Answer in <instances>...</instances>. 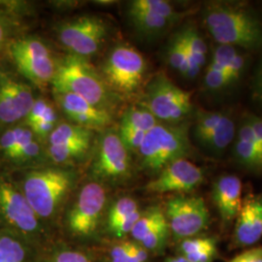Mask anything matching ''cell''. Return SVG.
<instances>
[{
	"label": "cell",
	"instance_id": "cell-1",
	"mask_svg": "<svg viewBox=\"0 0 262 262\" xmlns=\"http://www.w3.org/2000/svg\"><path fill=\"white\" fill-rule=\"evenodd\" d=\"M77 175L71 169L41 166L25 171L18 183L40 221L54 219L75 186Z\"/></svg>",
	"mask_w": 262,
	"mask_h": 262
},
{
	"label": "cell",
	"instance_id": "cell-2",
	"mask_svg": "<svg viewBox=\"0 0 262 262\" xmlns=\"http://www.w3.org/2000/svg\"><path fill=\"white\" fill-rule=\"evenodd\" d=\"M52 84L54 91L76 94L109 113L112 112L119 97L85 58L72 55H67L58 60Z\"/></svg>",
	"mask_w": 262,
	"mask_h": 262
},
{
	"label": "cell",
	"instance_id": "cell-3",
	"mask_svg": "<svg viewBox=\"0 0 262 262\" xmlns=\"http://www.w3.org/2000/svg\"><path fill=\"white\" fill-rule=\"evenodd\" d=\"M204 23L221 45L256 49L262 45L259 21L247 11L215 3L204 11Z\"/></svg>",
	"mask_w": 262,
	"mask_h": 262
},
{
	"label": "cell",
	"instance_id": "cell-4",
	"mask_svg": "<svg viewBox=\"0 0 262 262\" xmlns=\"http://www.w3.org/2000/svg\"><path fill=\"white\" fill-rule=\"evenodd\" d=\"M189 151L187 125L159 123L146 133L137 154L143 168L159 173L169 163L185 159Z\"/></svg>",
	"mask_w": 262,
	"mask_h": 262
},
{
	"label": "cell",
	"instance_id": "cell-5",
	"mask_svg": "<svg viewBox=\"0 0 262 262\" xmlns=\"http://www.w3.org/2000/svg\"><path fill=\"white\" fill-rule=\"evenodd\" d=\"M0 228L15 231L38 246L43 242L45 233L43 223L18 183L4 174H0Z\"/></svg>",
	"mask_w": 262,
	"mask_h": 262
},
{
	"label": "cell",
	"instance_id": "cell-6",
	"mask_svg": "<svg viewBox=\"0 0 262 262\" xmlns=\"http://www.w3.org/2000/svg\"><path fill=\"white\" fill-rule=\"evenodd\" d=\"M146 69V60L135 48L119 44L104 60L100 74L114 94L129 96L140 89Z\"/></svg>",
	"mask_w": 262,
	"mask_h": 262
},
{
	"label": "cell",
	"instance_id": "cell-7",
	"mask_svg": "<svg viewBox=\"0 0 262 262\" xmlns=\"http://www.w3.org/2000/svg\"><path fill=\"white\" fill-rule=\"evenodd\" d=\"M8 53L18 71L37 86L52 84L58 60L43 40L37 37L18 38L8 46Z\"/></svg>",
	"mask_w": 262,
	"mask_h": 262
},
{
	"label": "cell",
	"instance_id": "cell-8",
	"mask_svg": "<svg viewBox=\"0 0 262 262\" xmlns=\"http://www.w3.org/2000/svg\"><path fill=\"white\" fill-rule=\"evenodd\" d=\"M107 203L104 185L91 181L82 187L68 211L66 227L68 233L80 240H90L101 224Z\"/></svg>",
	"mask_w": 262,
	"mask_h": 262
},
{
	"label": "cell",
	"instance_id": "cell-9",
	"mask_svg": "<svg viewBox=\"0 0 262 262\" xmlns=\"http://www.w3.org/2000/svg\"><path fill=\"white\" fill-rule=\"evenodd\" d=\"M142 106L158 121L177 124L191 111V94L179 88L167 76L159 73L148 84Z\"/></svg>",
	"mask_w": 262,
	"mask_h": 262
},
{
	"label": "cell",
	"instance_id": "cell-10",
	"mask_svg": "<svg viewBox=\"0 0 262 262\" xmlns=\"http://www.w3.org/2000/svg\"><path fill=\"white\" fill-rule=\"evenodd\" d=\"M91 165L92 177L100 184H120L130 176V151L118 131L102 132L94 147Z\"/></svg>",
	"mask_w": 262,
	"mask_h": 262
},
{
	"label": "cell",
	"instance_id": "cell-11",
	"mask_svg": "<svg viewBox=\"0 0 262 262\" xmlns=\"http://www.w3.org/2000/svg\"><path fill=\"white\" fill-rule=\"evenodd\" d=\"M108 35L107 23L93 15L78 17L56 28L57 39L69 55L85 59L100 51Z\"/></svg>",
	"mask_w": 262,
	"mask_h": 262
},
{
	"label": "cell",
	"instance_id": "cell-12",
	"mask_svg": "<svg viewBox=\"0 0 262 262\" xmlns=\"http://www.w3.org/2000/svg\"><path fill=\"white\" fill-rule=\"evenodd\" d=\"M164 214L170 232L181 241L201 233L210 222L205 201L195 195H177L169 199Z\"/></svg>",
	"mask_w": 262,
	"mask_h": 262
},
{
	"label": "cell",
	"instance_id": "cell-13",
	"mask_svg": "<svg viewBox=\"0 0 262 262\" xmlns=\"http://www.w3.org/2000/svg\"><path fill=\"white\" fill-rule=\"evenodd\" d=\"M34 101L29 84L0 70V128L5 129L25 121Z\"/></svg>",
	"mask_w": 262,
	"mask_h": 262
},
{
	"label": "cell",
	"instance_id": "cell-14",
	"mask_svg": "<svg viewBox=\"0 0 262 262\" xmlns=\"http://www.w3.org/2000/svg\"><path fill=\"white\" fill-rule=\"evenodd\" d=\"M203 180L202 169L186 159H180L161 169L148 183L146 190L150 193L187 192L196 188Z\"/></svg>",
	"mask_w": 262,
	"mask_h": 262
},
{
	"label": "cell",
	"instance_id": "cell-15",
	"mask_svg": "<svg viewBox=\"0 0 262 262\" xmlns=\"http://www.w3.org/2000/svg\"><path fill=\"white\" fill-rule=\"evenodd\" d=\"M54 96L60 110L74 124L94 130L106 128L112 123L111 113L95 107L76 94L54 91Z\"/></svg>",
	"mask_w": 262,
	"mask_h": 262
},
{
	"label": "cell",
	"instance_id": "cell-16",
	"mask_svg": "<svg viewBox=\"0 0 262 262\" xmlns=\"http://www.w3.org/2000/svg\"><path fill=\"white\" fill-rule=\"evenodd\" d=\"M262 238V195L248 197L236 217L234 242L238 247H248Z\"/></svg>",
	"mask_w": 262,
	"mask_h": 262
},
{
	"label": "cell",
	"instance_id": "cell-17",
	"mask_svg": "<svg viewBox=\"0 0 262 262\" xmlns=\"http://www.w3.org/2000/svg\"><path fill=\"white\" fill-rule=\"evenodd\" d=\"M213 200L225 225L232 223L242 206V183L233 175L217 179L213 187Z\"/></svg>",
	"mask_w": 262,
	"mask_h": 262
},
{
	"label": "cell",
	"instance_id": "cell-18",
	"mask_svg": "<svg viewBox=\"0 0 262 262\" xmlns=\"http://www.w3.org/2000/svg\"><path fill=\"white\" fill-rule=\"evenodd\" d=\"M39 246L15 231L0 228V262H39Z\"/></svg>",
	"mask_w": 262,
	"mask_h": 262
},
{
	"label": "cell",
	"instance_id": "cell-19",
	"mask_svg": "<svg viewBox=\"0 0 262 262\" xmlns=\"http://www.w3.org/2000/svg\"><path fill=\"white\" fill-rule=\"evenodd\" d=\"M94 142H83L70 145L51 146L47 145V159L53 165L66 167L83 160L89 154Z\"/></svg>",
	"mask_w": 262,
	"mask_h": 262
},
{
	"label": "cell",
	"instance_id": "cell-20",
	"mask_svg": "<svg viewBox=\"0 0 262 262\" xmlns=\"http://www.w3.org/2000/svg\"><path fill=\"white\" fill-rule=\"evenodd\" d=\"M187 47L189 67L187 78H194L200 72L201 67L206 61L207 47L204 40L199 35L196 29L188 28L181 33Z\"/></svg>",
	"mask_w": 262,
	"mask_h": 262
},
{
	"label": "cell",
	"instance_id": "cell-21",
	"mask_svg": "<svg viewBox=\"0 0 262 262\" xmlns=\"http://www.w3.org/2000/svg\"><path fill=\"white\" fill-rule=\"evenodd\" d=\"M94 131L82 127L72 122L57 123L56 128L48 138L47 144L51 146L70 145L83 142H94Z\"/></svg>",
	"mask_w": 262,
	"mask_h": 262
},
{
	"label": "cell",
	"instance_id": "cell-22",
	"mask_svg": "<svg viewBox=\"0 0 262 262\" xmlns=\"http://www.w3.org/2000/svg\"><path fill=\"white\" fill-rule=\"evenodd\" d=\"M128 16L132 26L144 35L159 34L166 29L172 21L171 19L138 10H128Z\"/></svg>",
	"mask_w": 262,
	"mask_h": 262
},
{
	"label": "cell",
	"instance_id": "cell-23",
	"mask_svg": "<svg viewBox=\"0 0 262 262\" xmlns=\"http://www.w3.org/2000/svg\"><path fill=\"white\" fill-rule=\"evenodd\" d=\"M235 135V125L232 120L225 116L222 122L200 144L214 152L225 150Z\"/></svg>",
	"mask_w": 262,
	"mask_h": 262
},
{
	"label": "cell",
	"instance_id": "cell-24",
	"mask_svg": "<svg viewBox=\"0 0 262 262\" xmlns=\"http://www.w3.org/2000/svg\"><path fill=\"white\" fill-rule=\"evenodd\" d=\"M159 122L145 107H131L122 114L120 127L147 133Z\"/></svg>",
	"mask_w": 262,
	"mask_h": 262
},
{
	"label": "cell",
	"instance_id": "cell-25",
	"mask_svg": "<svg viewBox=\"0 0 262 262\" xmlns=\"http://www.w3.org/2000/svg\"><path fill=\"white\" fill-rule=\"evenodd\" d=\"M164 220H166V216L160 208H149L141 214L140 217L138 219L131 231V236L139 243L157 225H159Z\"/></svg>",
	"mask_w": 262,
	"mask_h": 262
},
{
	"label": "cell",
	"instance_id": "cell-26",
	"mask_svg": "<svg viewBox=\"0 0 262 262\" xmlns=\"http://www.w3.org/2000/svg\"><path fill=\"white\" fill-rule=\"evenodd\" d=\"M137 211H139V205L135 199L124 196L116 200L107 213V225L109 230Z\"/></svg>",
	"mask_w": 262,
	"mask_h": 262
},
{
	"label": "cell",
	"instance_id": "cell-27",
	"mask_svg": "<svg viewBox=\"0 0 262 262\" xmlns=\"http://www.w3.org/2000/svg\"><path fill=\"white\" fill-rule=\"evenodd\" d=\"M236 158L247 167L262 168V150L253 142L237 139L235 145Z\"/></svg>",
	"mask_w": 262,
	"mask_h": 262
},
{
	"label": "cell",
	"instance_id": "cell-28",
	"mask_svg": "<svg viewBox=\"0 0 262 262\" xmlns=\"http://www.w3.org/2000/svg\"><path fill=\"white\" fill-rule=\"evenodd\" d=\"M168 60L170 66L183 76L187 75L189 67V58L187 47L181 34L173 39L168 49Z\"/></svg>",
	"mask_w": 262,
	"mask_h": 262
},
{
	"label": "cell",
	"instance_id": "cell-29",
	"mask_svg": "<svg viewBox=\"0 0 262 262\" xmlns=\"http://www.w3.org/2000/svg\"><path fill=\"white\" fill-rule=\"evenodd\" d=\"M129 9L146 12L171 20H174L177 16L172 5L163 0H134L129 3Z\"/></svg>",
	"mask_w": 262,
	"mask_h": 262
},
{
	"label": "cell",
	"instance_id": "cell-30",
	"mask_svg": "<svg viewBox=\"0 0 262 262\" xmlns=\"http://www.w3.org/2000/svg\"><path fill=\"white\" fill-rule=\"evenodd\" d=\"M225 115L222 113L210 112L204 110H198L196 113L194 135L199 143L206 138L207 136L215 129L222 122Z\"/></svg>",
	"mask_w": 262,
	"mask_h": 262
},
{
	"label": "cell",
	"instance_id": "cell-31",
	"mask_svg": "<svg viewBox=\"0 0 262 262\" xmlns=\"http://www.w3.org/2000/svg\"><path fill=\"white\" fill-rule=\"evenodd\" d=\"M26 127V124L19 123L17 125L5 128L0 134V156L7 161L11 155L18 146L19 138L23 134V131Z\"/></svg>",
	"mask_w": 262,
	"mask_h": 262
},
{
	"label": "cell",
	"instance_id": "cell-32",
	"mask_svg": "<svg viewBox=\"0 0 262 262\" xmlns=\"http://www.w3.org/2000/svg\"><path fill=\"white\" fill-rule=\"evenodd\" d=\"M169 234L170 229L167 220H164L159 225H157L139 243L148 252H159L166 245Z\"/></svg>",
	"mask_w": 262,
	"mask_h": 262
},
{
	"label": "cell",
	"instance_id": "cell-33",
	"mask_svg": "<svg viewBox=\"0 0 262 262\" xmlns=\"http://www.w3.org/2000/svg\"><path fill=\"white\" fill-rule=\"evenodd\" d=\"M39 262H92V259L80 250L59 247L50 251L45 257L40 256Z\"/></svg>",
	"mask_w": 262,
	"mask_h": 262
},
{
	"label": "cell",
	"instance_id": "cell-34",
	"mask_svg": "<svg viewBox=\"0 0 262 262\" xmlns=\"http://www.w3.org/2000/svg\"><path fill=\"white\" fill-rule=\"evenodd\" d=\"M217 248L216 246V239L215 237L211 236H204V237H192L182 240L179 250L183 256L190 254V253L202 252L209 249Z\"/></svg>",
	"mask_w": 262,
	"mask_h": 262
},
{
	"label": "cell",
	"instance_id": "cell-35",
	"mask_svg": "<svg viewBox=\"0 0 262 262\" xmlns=\"http://www.w3.org/2000/svg\"><path fill=\"white\" fill-rule=\"evenodd\" d=\"M205 84L210 90H220L229 84L225 70L210 63L205 75Z\"/></svg>",
	"mask_w": 262,
	"mask_h": 262
},
{
	"label": "cell",
	"instance_id": "cell-36",
	"mask_svg": "<svg viewBox=\"0 0 262 262\" xmlns=\"http://www.w3.org/2000/svg\"><path fill=\"white\" fill-rule=\"evenodd\" d=\"M118 134L122 139L124 146L127 148V150L129 151H136V152L140 149L141 145L146 135V133L142 131L121 128V127H119Z\"/></svg>",
	"mask_w": 262,
	"mask_h": 262
},
{
	"label": "cell",
	"instance_id": "cell-37",
	"mask_svg": "<svg viewBox=\"0 0 262 262\" xmlns=\"http://www.w3.org/2000/svg\"><path fill=\"white\" fill-rule=\"evenodd\" d=\"M235 48L227 45H220L214 51V55L211 63L217 66L226 71L227 67L230 64L231 60L236 56Z\"/></svg>",
	"mask_w": 262,
	"mask_h": 262
},
{
	"label": "cell",
	"instance_id": "cell-38",
	"mask_svg": "<svg viewBox=\"0 0 262 262\" xmlns=\"http://www.w3.org/2000/svg\"><path fill=\"white\" fill-rule=\"evenodd\" d=\"M141 214H142V212L139 210V211L133 213L129 216H127L126 219H124L123 221L120 222L116 226H114L112 229H110L111 233L115 235L116 237H118V238H122V237L129 234L132 231L134 225L136 224V222L140 217Z\"/></svg>",
	"mask_w": 262,
	"mask_h": 262
},
{
	"label": "cell",
	"instance_id": "cell-39",
	"mask_svg": "<svg viewBox=\"0 0 262 262\" xmlns=\"http://www.w3.org/2000/svg\"><path fill=\"white\" fill-rule=\"evenodd\" d=\"M51 104L52 103L49 102L45 98L35 99L24 123L28 126H30L34 122H37L38 120H40L44 116V114L47 112L48 108L51 106Z\"/></svg>",
	"mask_w": 262,
	"mask_h": 262
},
{
	"label": "cell",
	"instance_id": "cell-40",
	"mask_svg": "<svg viewBox=\"0 0 262 262\" xmlns=\"http://www.w3.org/2000/svg\"><path fill=\"white\" fill-rule=\"evenodd\" d=\"M244 66H245V60L243 56L239 54H236V56L233 57V59L231 60L230 64L228 66L225 71L229 84L239 79V77L243 72Z\"/></svg>",
	"mask_w": 262,
	"mask_h": 262
},
{
	"label": "cell",
	"instance_id": "cell-41",
	"mask_svg": "<svg viewBox=\"0 0 262 262\" xmlns=\"http://www.w3.org/2000/svg\"><path fill=\"white\" fill-rule=\"evenodd\" d=\"M131 242H122L114 246L110 251V261L128 262Z\"/></svg>",
	"mask_w": 262,
	"mask_h": 262
},
{
	"label": "cell",
	"instance_id": "cell-42",
	"mask_svg": "<svg viewBox=\"0 0 262 262\" xmlns=\"http://www.w3.org/2000/svg\"><path fill=\"white\" fill-rule=\"evenodd\" d=\"M12 27L13 24L11 19L5 13L0 11V51L9 40Z\"/></svg>",
	"mask_w": 262,
	"mask_h": 262
},
{
	"label": "cell",
	"instance_id": "cell-43",
	"mask_svg": "<svg viewBox=\"0 0 262 262\" xmlns=\"http://www.w3.org/2000/svg\"><path fill=\"white\" fill-rule=\"evenodd\" d=\"M229 262H262V246L240 253Z\"/></svg>",
	"mask_w": 262,
	"mask_h": 262
},
{
	"label": "cell",
	"instance_id": "cell-44",
	"mask_svg": "<svg viewBox=\"0 0 262 262\" xmlns=\"http://www.w3.org/2000/svg\"><path fill=\"white\" fill-rule=\"evenodd\" d=\"M149 252L140 243L131 242L128 262H146Z\"/></svg>",
	"mask_w": 262,
	"mask_h": 262
},
{
	"label": "cell",
	"instance_id": "cell-45",
	"mask_svg": "<svg viewBox=\"0 0 262 262\" xmlns=\"http://www.w3.org/2000/svg\"><path fill=\"white\" fill-rule=\"evenodd\" d=\"M217 253V248H213L198 253H190L185 255L188 262H213Z\"/></svg>",
	"mask_w": 262,
	"mask_h": 262
},
{
	"label": "cell",
	"instance_id": "cell-46",
	"mask_svg": "<svg viewBox=\"0 0 262 262\" xmlns=\"http://www.w3.org/2000/svg\"><path fill=\"white\" fill-rule=\"evenodd\" d=\"M248 123L251 125V127L253 128V132H254V135L256 137V139L258 141V144L259 146L261 147L262 149V119L261 118H258V117H255L253 116L251 117L248 121Z\"/></svg>",
	"mask_w": 262,
	"mask_h": 262
},
{
	"label": "cell",
	"instance_id": "cell-47",
	"mask_svg": "<svg viewBox=\"0 0 262 262\" xmlns=\"http://www.w3.org/2000/svg\"><path fill=\"white\" fill-rule=\"evenodd\" d=\"M254 93L256 97H258L262 101V62L254 79Z\"/></svg>",
	"mask_w": 262,
	"mask_h": 262
},
{
	"label": "cell",
	"instance_id": "cell-48",
	"mask_svg": "<svg viewBox=\"0 0 262 262\" xmlns=\"http://www.w3.org/2000/svg\"><path fill=\"white\" fill-rule=\"evenodd\" d=\"M166 262H188L187 260L186 257H184L183 255L182 256H178V257H171L168 258Z\"/></svg>",
	"mask_w": 262,
	"mask_h": 262
}]
</instances>
